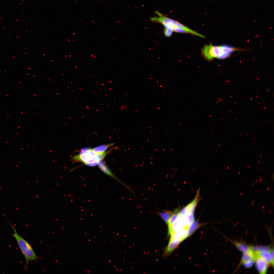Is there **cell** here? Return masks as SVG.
<instances>
[{
	"label": "cell",
	"mask_w": 274,
	"mask_h": 274,
	"mask_svg": "<svg viewBox=\"0 0 274 274\" xmlns=\"http://www.w3.org/2000/svg\"><path fill=\"white\" fill-rule=\"evenodd\" d=\"M180 210L179 209L177 208L175 210L169 220L167 225L168 229L171 226L172 224L178 218L179 215Z\"/></svg>",
	"instance_id": "obj_16"
},
{
	"label": "cell",
	"mask_w": 274,
	"mask_h": 274,
	"mask_svg": "<svg viewBox=\"0 0 274 274\" xmlns=\"http://www.w3.org/2000/svg\"><path fill=\"white\" fill-rule=\"evenodd\" d=\"M240 251L243 253L251 248V246H248L241 242L230 241Z\"/></svg>",
	"instance_id": "obj_12"
},
{
	"label": "cell",
	"mask_w": 274,
	"mask_h": 274,
	"mask_svg": "<svg viewBox=\"0 0 274 274\" xmlns=\"http://www.w3.org/2000/svg\"><path fill=\"white\" fill-rule=\"evenodd\" d=\"M157 15L150 18L152 22L159 23L164 27L177 32L188 33L201 38H205L202 35L194 31L180 22L167 17L158 11L156 12Z\"/></svg>",
	"instance_id": "obj_1"
},
{
	"label": "cell",
	"mask_w": 274,
	"mask_h": 274,
	"mask_svg": "<svg viewBox=\"0 0 274 274\" xmlns=\"http://www.w3.org/2000/svg\"><path fill=\"white\" fill-rule=\"evenodd\" d=\"M190 203L183 207L180 211L179 215H184L188 212L190 207Z\"/></svg>",
	"instance_id": "obj_17"
},
{
	"label": "cell",
	"mask_w": 274,
	"mask_h": 274,
	"mask_svg": "<svg viewBox=\"0 0 274 274\" xmlns=\"http://www.w3.org/2000/svg\"><path fill=\"white\" fill-rule=\"evenodd\" d=\"M256 266L258 271L260 274H266L268 269L267 263L263 259L260 257L255 258Z\"/></svg>",
	"instance_id": "obj_6"
},
{
	"label": "cell",
	"mask_w": 274,
	"mask_h": 274,
	"mask_svg": "<svg viewBox=\"0 0 274 274\" xmlns=\"http://www.w3.org/2000/svg\"><path fill=\"white\" fill-rule=\"evenodd\" d=\"M203 56L208 61H211L214 58H219L221 54L220 46H214L210 44L205 45L202 49Z\"/></svg>",
	"instance_id": "obj_4"
},
{
	"label": "cell",
	"mask_w": 274,
	"mask_h": 274,
	"mask_svg": "<svg viewBox=\"0 0 274 274\" xmlns=\"http://www.w3.org/2000/svg\"><path fill=\"white\" fill-rule=\"evenodd\" d=\"M200 226L197 221L194 220L188 228L186 237H188L192 234Z\"/></svg>",
	"instance_id": "obj_15"
},
{
	"label": "cell",
	"mask_w": 274,
	"mask_h": 274,
	"mask_svg": "<svg viewBox=\"0 0 274 274\" xmlns=\"http://www.w3.org/2000/svg\"><path fill=\"white\" fill-rule=\"evenodd\" d=\"M255 262V260H253L243 264L244 266L246 268H249L251 267L253 265Z\"/></svg>",
	"instance_id": "obj_19"
},
{
	"label": "cell",
	"mask_w": 274,
	"mask_h": 274,
	"mask_svg": "<svg viewBox=\"0 0 274 274\" xmlns=\"http://www.w3.org/2000/svg\"><path fill=\"white\" fill-rule=\"evenodd\" d=\"M98 165L99 168L104 173L115 179H117L108 168L106 164L102 160L99 161Z\"/></svg>",
	"instance_id": "obj_11"
},
{
	"label": "cell",
	"mask_w": 274,
	"mask_h": 274,
	"mask_svg": "<svg viewBox=\"0 0 274 274\" xmlns=\"http://www.w3.org/2000/svg\"><path fill=\"white\" fill-rule=\"evenodd\" d=\"M221 54L219 59H225L228 57L234 52L239 50L240 49L227 45H220Z\"/></svg>",
	"instance_id": "obj_5"
},
{
	"label": "cell",
	"mask_w": 274,
	"mask_h": 274,
	"mask_svg": "<svg viewBox=\"0 0 274 274\" xmlns=\"http://www.w3.org/2000/svg\"><path fill=\"white\" fill-rule=\"evenodd\" d=\"M114 144V143L102 145L92 149L93 151L97 153H101L105 152L108 148Z\"/></svg>",
	"instance_id": "obj_14"
},
{
	"label": "cell",
	"mask_w": 274,
	"mask_h": 274,
	"mask_svg": "<svg viewBox=\"0 0 274 274\" xmlns=\"http://www.w3.org/2000/svg\"><path fill=\"white\" fill-rule=\"evenodd\" d=\"M9 222L14 231L13 233H12V235L15 239L19 247L25 258L26 264L24 268L27 269L30 261H36L39 258L36 254L29 244L18 234L14 227Z\"/></svg>",
	"instance_id": "obj_3"
},
{
	"label": "cell",
	"mask_w": 274,
	"mask_h": 274,
	"mask_svg": "<svg viewBox=\"0 0 274 274\" xmlns=\"http://www.w3.org/2000/svg\"><path fill=\"white\" fill-rule=\"evenodd\" d=\"M242 257L239 266L240 265L247 262L253 260H255V256L254 251L253 250L252 247L247 251L244 253Z\"/></svg>",
	"instance_id": "obj_9"
},
{
	"label": "cell",
	"mask_w": 274,
	"mask_h": 274,
	"mask_svg": "<svg viewBox=\"0 0 274 274\" xmlns=\"http://www.w3.org/2000/svg\"><path fill=\"white\" fill-rule=\"evenodd\" d=\"M183 241L180 239H175L169 241L165 250L164 254L166 255L172 252Z\"/></svg>",
	"instance_id": "obj_10"
},
{
	"label": "cell",
	"mask_w": 274,
	"mask_h": 274,
	"mask_svg": "<svg viewBox=\"0 0 274 274\" xmlns=\"http://www.w3.org/2000/svg\"><path fill=\"white\" fill-rule=\"evenodd\" d=\"M255 259L260 257L264 260L268 264H271L273 267L274 259H273L269 251L265 250H258L254 251Z\"/></svg>",
	"instance_id": "obj_7"
},
{
	"label": "cell",
	"mask_w": 274,
	"mask_h": 274,
	"mask_svg": "<svg viewBox=\"0 0 274 274\" xmlns=\"http://www.w3.org/2000/svg\"><path fill=\"white\" fill-rule=\"evenodd\" d=\"M158 213L164 222L167 225L173 213V212L168 210H164L162 212H158Z\"/></svg>",
	"instance_id": "obj_13"
},
{
	"label": "cell",
	"mask_w": 274,
	"mask_h": 274,
	"mask_svg": "<svg viewBox=\"0 0 274 274\" xmlns=\"http://www.w3.org/2000/svg\"><path fill=\"white\" fill-rule=\"evenodd\" d=\"M109 152L97 153L92 149L85 148L81 149L79 154L74 156L72 159L74 162L80 161L88 166H95L98 165L99 161L104 158Z\"/></svg>",
	"instance_id": "obj_2"
},
{
	"label": "cell",
	"mask_w": 274,
	"mask_h": 274,
	"mask_svg": "<svg viewBox=\"0 0 274 274\" xmlns=\"http://www.w3.org/2000/svg\"><path fill=\"white\" fill-rule=\"evenodd\" d=\"M173 31L170 29L166 28H164V35L166 37H169L172 35Z\"/></svg>",
	"instance_id": "obj_18"
},
{
	"label": "cell",
	"mask_w": 274,
	"mask_h": 274,
	"mask_svg": "<svg viewBox=\"0 0 274 274\" xmlns=\"http://www.w3.org/2000/svg\"><path fill=\"white\" fill-rule=\"evenodd\" d=\"M188 228H184L171 233L169 241L175 239H180L183 241L186 238V234Z\"/></svg>",
	"instance_id": "obj_8"
}]
</instances>
